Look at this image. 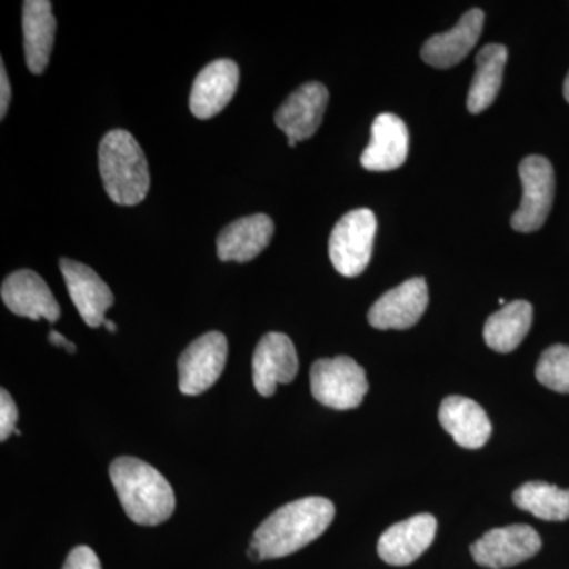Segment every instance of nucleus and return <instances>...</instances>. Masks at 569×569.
Wrapping results in <instances>:
<instances>
[{"label": "nucleus", "mask_w": 569, "mask_h": 569, "mask_svg": "<svg viewBox=\"0 0 569 569\" xmlns=\"http://www.w3.org/2000/svg\"><path fill=\"white\" fill-rule=\"evenodd\" d=\"M310 388L318 402L335 410H353L369 391L366 370L350 356L318 359L310 369Z\"/></svg>", "instance_id": "20e7f679"}, {"label": "nucleus", "mask_w": 569, "mask_h": 569, "mask_svg": "<svg viewBox=\"0 0 569 569\" xmlns=\"http://www.w3.org/2000/svg\"><path fill=\"white\" fill-rule=\"evenodd\" d=\"M563 96H565V100H567V102L569 103V73H568L567 80H565Z\"/></svg>", "instance_id": "c85d7f7f"}, {"label": "nucleus", "mask_w": 569, "mask_h": 569, "mask_svg": "<svg viewBox=\"0 0 569 569\" xmlns=\"http://www.w3.org/2000/svg\"><path fill=\"white\" fill-rule=\"evenodd\" d=\"M2 301L14 316L31 318V320L54 321L61 317V307L47 282L37 272L29 269L13 272L3 280Z\"/></svg>", "instance_id": "4468645a"}, {"label": "nucleus", "mask_w": 569, "mask_h": 569, "mask_svg": "<svg viewBox=\"0 0 569 569\" xmlns=\"http://www.w3.org/2000/svg\"><path fill=\"white\" fill-rule=\"evenodd\" d=\"M18 408L7 389L0 391V441L9 440L17 430Z\"/></svg>", "instance_id": "393cba45"}, {"label": "nucleus", "mask_w": 569, "mask_h": 569, "mask_svg": "<svg viewBox=\"0 0 569 569\" xmlns=\"http://www.w3.org/2000/svg\"><path fill=\"white\" fill-rule=\"evenodd\" d=\"M2 70H0V118H6L7 111H9L11 100V88L9 81V74H7L6 63H0Z\"/></svg>", "instance_id": "bb28decb"}, {"label": "nucleus", "mask_w": 569, "mask_h": 569, "mask_svg": "<svg viewBox=\"0 0 569 569\" xmlns=\"http://www.w3.org/2000/svg\"><path fill=\"white\" fill-rule=\"evenodd\" d=\"M508 50L503 44L492 43L482 48L477 56V71L467 97L468 111L478 114L488 110L500 92Z\"/></svg>", "instance_id": "412c9836"}, {"label": "nucleus", "mask_w": 569, "mask_h": 569, "mask_svg": "<svg viewBox=\"0 0 569 569\" xmlns=\"http://www.w3.org/2000/svg\"><path fill=\"white\" fill-rule=\"evenodd\" d=\"M429 305V291L422 277L407 280L370 307L369 323L376 329H408L418 323Z\"/></svg>", "instance_id": "9b49d317"}, {"label": "nucleus", "mask_w": 569, "mask_h": 569, "mask_svg": "<svg viewBox=\"0 0 569 569\" xmlns=\"http://www.w3.org/2000/svg\"><path fill=\"white\" fill-rule=\"evenodd\" d=\"M298 353L290 337L269 332L254 350L252 370L254 389L261 396L276 395L277 385L291 383L298 376Z\"/></svg>", "instance_id": "9d476101"}, {"label": "nucleus", "mask_w": 569, "mask_h": 569, "mask_svg": "<svg viewBox=\"0 0 569 569\" xmlns=\"http://www.w3.org/2000/svg\"><path fill=\"white\" fill-rule=\"evenodd\" d=\"M522 182V201L511 219V227L519 233L537 231L548 220L556 192V176L546 157H526L519 164Z\"/></svg>", "instance_id": "423d86ee"}, {"label": "nucleus", "mask_w": 569, "mask_h": 569, "mask_svg": "<svg viewBox=\"0 0 569 569\" xmlns=\"http://www.w3.org/2000/svg\"><path fill=\"white\" fill-rule=\"evenodd\" d=\"M239 84L238 63L230 59L213 61L194 78L190 111L194 118L211 119L233 100Z\"/></svg>", "instance_id": "2eb2a0df"}, {"label": "nucleus", "mask_w": 569, "mask_h": 569, "mask_svg": "<svg viewBox=\"0 0 569 569\" xmlns=\"http://www.w3.org/2000/svg\"><path fill=\"white\" fill-rule=\"evenodd\" d=\"M61 272L66 279L67 290L78 313L89 328L104 325L108 309L114 305V295L102 277L89 266L62 258Z\"/></svg>", "instance_id": "f8f14e48"}, {"label": "nucleus", "mask_w": 569, "mask_h": 569, "mask_svg": "<svg viewBox=\"0 0 569 569\" xmlns=\"http://www.w3.org/2000/svg\"><path fill=\"white\" fill-rule=\"evenodd\" d=\"M62 569H102V563L91 548L78 546L71 550Z\"/></svg>", "instance_id": "a878e982"}, {"label": "nucleus", "mask_w": 569, "mask_h": 569, "mask_svg": "<svg viewBox=\"0 0 569 569\" xmlns=\"http://www.w3.org/2000/svg\"><path fill=\"white\" fill-rule=\"evenodd\" d=\"M104 328H107L108 331H110V332H116V329H118V328H116L114 321H111V320L104 321Z\"/></svg>", "instance_id": "c756f323"}, {"label": "nucleus", "mask_w": 569, "mask_h": 569, "mask_svg": "<svg viewBox=\"0 0 569 569\" xmlns=\"http://www.w3.org/2000/svg\"><path fill=\"white\" fill-rule=\"evenodd\" d=\"M437 535V519L418 515L389 527L378 539V556L392 567H407L417 561L432 545Z\"/></svg>", "instance_id": "ddd939ff"}, {"label": "nucleus", "mask_w": 569, "mask_h": 569, "mask_svg": "<svg viewBox=\"0 0 569 569\" xmlns=\"http://www.w3.org/2000/svg\"><path fill=\"white\" fill-rule=\"evenodd\" d=\"M274 236V222L266 213L242 217L228 224L217 239V253L222 261L247 263L263 252Z\"/></svg>", "instance_id": "f3484780"}, {"label": "nucleus", "mask_w": 569, "mask_h": 569, "mask_svg": "<svg viewBox=\"0 0 569 569\" xmlns=\"http://www.w3.org/2000/svg\"><path fill=\"white\" fill-rule=\"evenodd\" d=\"M228 358V340L222 332L198 337L179 358V389L182 395H203L222 376Z\"/></svg>", "instance_id": "0eeeda50"}, {"label": "nucleus", "mask_w": 569, "mask_h": 569, "mask_svg": "<svg viewBox=\"0 0 569 569\" xmlns=\"http://www.w3.org/2000/svg\"><path fill=\"white\" fill-rule=\"evenodd\" d=\"M336 508L323 497H307L277 509L254 531L250 548L261 560L282 559L306 548L328 530Z\"/></svg>", "instance_id": "f257e3e1"}, {"label": "nucleus", "mask_w": 569, "mask_h": 569, "mask_svg": "<svg viewBox=\"0 0 569 569\" xmlns=\"http://www.w3.org/2000/svg\"><path fill=\"white\" fill-rule=\"evenodd\" d=\"M485 11L473 9L460 18L451 31L430 37L422 47V61L436 69L458 66L481 37Z\"/></svg>", "instance_id": "dca6fc26"}, {"label": "nucleus", "mask_w": 569, "mask_h": 569, "mask_svg": "<svg viewBox=\"0 0 569 569\" xmlns=\"http://www.w3.org/2000/svg\"><path fill=\"white\" fill-rule=\"evenodd\" d=\"M408 129L402 119L383 112L372 123V137L361 156V164L369 171H392L406 163Z\"/></svg>", "instance_id": "a211bd4d"}, {"label": "nucleus", "mask_w": 569, "mask_h": 569, "mask_svg": "<svg viewBox=\"0 0 569 569\" xmlns=\"http://www.w3.org/2000/svg\"><path fill=\"white\" fill-rule=\"evenodd\" d=\"M377 219L370 209H355L337 222L329 238V258L339 274L356 277L372 258Z\"/></svg>", "instance_id": "39448f33"}, {"label": "nucleus", "mask_w": 569, "mask_h": 569, "mask_svg": "<svg viewBox=\"0 0 569 569\" xmlns=\"http://www.w3.org/2000/svg\"><path fill=\"white\" fill-rule=\"evenodd\" d=\"M48 339H50L52 346L63 347L71 355L77 353V347H74V343L70 342V340L67 339V337H63L61 332L54 331V329H52V331H50V336H48Z\"/></svg>", "instance_id": "cd10ccee"}, {"label": "nucleus", "mask_w": 569, "mask_h": 569, "mask_svg": "<svg viewBox=\"0 0 569 569\" xmlns=\"http://www.w3.org/2000/svg\"><path fill=\"white\" fill-rule=\"evenodd\" d=\"M516 507L530 512L535 518L561 522L569 519V489L542 481L526 482L512 493Z\"/></svg>", "instance_id": "5701e85b"}, {"label": "nucleus", "mask_w": 569, "mask_h": 569, "mask_svg": "<svg viewBox=\"0 0 569 569\" xmlns=\"http://www.w3.org/2000/svg\"><path fill=\"white\" fill-rule=\"evenodd\" d=\"M99 167L103 187L116 204L134 206L144 200L151 186L148 160L133 134L111 130L99 148Z\"/></svg>", "instance_id": "7ed1b4c3"}, {"label": "nucleus", "mask_w": 569, "mask_h": 569, "mask_svg": "<svg viewBox=\"0 0 569 569\" xmlns=\"http://www.w3.org/2000/svg\"><path fill=\"white\" fill-rule=\"evenodd\" d=\"M531 321H533V307L530 302H509L486 321V343L498 353H511L529 335Z\"/></svg>", "instance_id": "4be33fe9"}, {"label": "nucleus", "mask_w": 569, "mask_h": 569, "mask_svg": "<svg viewBox=\"0 0 569 569\" xmlns=\"http://www.w3.org/2000/svg\"><path fill=\"white\" fill-rule=\"evenodd\" d=\"M537 380L542 387L569 395V346H552L541 355Z\"/></svg>", "instance_id": "b1692460"}, {"label": "nucleus", "mask_w": 569, "mask_h": 569, "mask_svg": "<svg viewBox=\"0 0 569 569\" xmlns=\"http://www.w3.org/2000/svg\"><path fill=\"white\" fill-rule=\"evenodd\" d=\"M438 419L459 447L479 449L488 443L492 425L485 408L462 396H451L441 402Z\"/></svg>", "instance_id": "6ab92c4d"}, {"label": "nucleus", "mask_w": 569, "mask_h": 569, "mask_svg": "<svg viewBox=\"0 0 569 569\" xmlns=\"http://www.w3.org/2000/svg\"><path fill=\"white\" fill-rule=\"evenodd\" d=\"M56 21L52 3L48 0H28L22 3V36H24V54L29 70L41 74L50 63L54 47Z\"/></svg>", "instance_id": "aec40b11"}, {"label": "nucleus", "mask_w": 569, "mask_h": 569, "mask_svg": "<svg viewBox=\"0 0 569 569\" xmlns=\"http://www.w3.org/2000/svg\"><path fill=\"white\" fill-rule=\"evenodd\" d=\"M110 478L126 515L138 526L153 527L173 516L174 490L159 470L137 458L111 463Z\"/></svg>", "instance_id": "f03ea898"}, {"label": "nucleus", "mask_w": 569, "mask_h": 569, "mask_svg": "<svg viewBox=\"0 0 569 569\" xmlns=\"http://www.w3.org/2000/svg\"><path fill=\"white\" fill-rule=\"evenodd\" d=\"M328 100V89L317 81L306 82L284 100L276 112V126L287 134L290 148L317 133L323 121Z\"/></svg>", "instance_id": "1a4fd4ad"}, {"label": "nucleus", "mask_w": 569, "mask_h": 569, "mask_svg": "<svg viewBox=\"0 0 569 569\" xmlns=\"http://www.w3.org/2000/svg\"><path fill=\"white\" fill-rule=\"evenodd\" d=\"M541 546V537L537 530L518 523L489 530L471 545L470 552L479 567L505 569L537 556Z\"/></svg>", "instance_id": "6e6552de"}]
</instances>
